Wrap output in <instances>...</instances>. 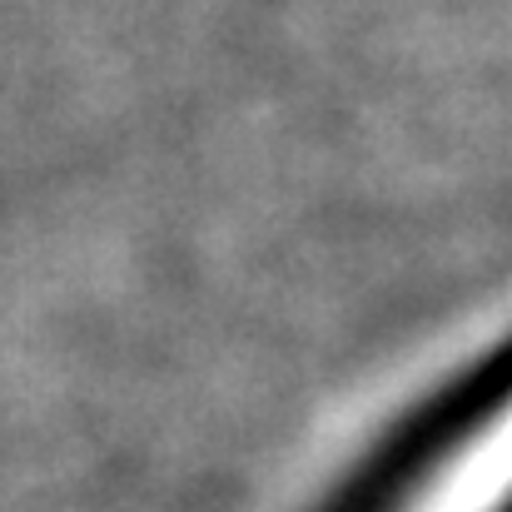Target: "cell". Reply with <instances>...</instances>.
I'll list each match as a JSON object with an SVG mask.
<instances>
[{
  "label": "cell",
  "instance_id": "cell-1",
  "mask_svg": "<svg viewBox=\"0 0 512 512\" xmlns=\"http://www.w3.org/2000/svg\"><path fill=\"white\" fill-rule=\"evenodd\" d=\"M383 512H512V378L403 478Z\"/></svg>",
  "mask_w": 512,
  "mask_h": 512
}]
</instances>
